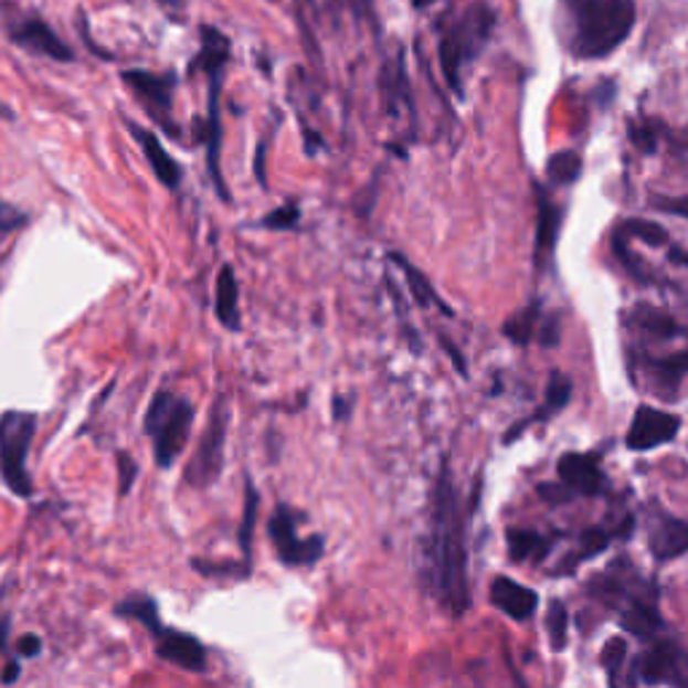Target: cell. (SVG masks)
I'll return each instance as SVG.
<instances>
[{"label": "cell", "instance_id": "obj_45", "mask_svg": "<svg viewBox=\"0 0 688 688\" xmlns=\"http://www.w3.org/2000/svg\"><path fill=\"white\" fill-rule=\"evenodd\" d=\"M0 119H3V121H14V110H11L9 105H6L3 100H0Z\"/></svg>", "mask_w": 688, "mask_h": 688}, {"label": "cell", "instance_id": "obj_38", "mask_svg": "<svg viewBox=\"0 0 688 688\" xmlns=\"http://www.w3.org/2000/svg\"><path fill=\"white\" fill-rule=\"evenodd\" d=\"M43 648L41 637L39 635H24L20 643H17V656H22V659H30V656H39Z\"/></svg>", "mask_w": 688, "mask_h": 688}, {"label": "cell", "instance_id": "obj_33", "mask_svg": "<svg viewBox=\"0 0 688 688\" xmlns=\"http://www.w3.org/2000/svg\"><path fill=\"white\" fill-rule=\"evenodd\" d=\"M296 221H299V208L296 204H285V208H277L272 210L269 215L262 221L264 229H294Z\"/></svg>", "mask_w": 688, "mask_h": 688}, {"label": "cell", "instance_id": "obj_12", "mask_svg": "<svg viewBox=\"0 0 688 688\" xmlns=\"http://www.w3.org/2000/svg\"><path fill=\"white\" fill-rule=\"evenodd\" d=\"M154 643H157L159 659L170 661V665L181 667L186 673H204L208 669V650L189 632L162 627L154 635Z\"/></svg>", "mask_w": 688, "mask_h": 688}, {"label": "cell", "instance_id": "obj_24", "mask_svg": "<svg viewBox=\"0 0 688 688\" xmlns=\"http://www.w3.org/2000/svg\"><path fill=\"white\" fill-rule=\"evenodd\" d=\"M390 258H393V262L401 266V272H404V277H406V283H409V294H412V299L417 301L420 307H438L444 315H452V309L446 307L442 299H438L436 290H433L431 281H425V275L417 269V266L409 264L404 256H399V253H393V256H390Z\"/></svg>", "mask_w": 688, "mask_h": 688}, {"label": "cell", "instance_id": "obj_34", "mask_svg": "<svg viewBox=\"0 0 688 688\" xmlns=\"http://www.w3.org/2000/svg\"><path fill=\"white\" fill-rule=\"evenodd\" d=\"M24 223H28V215H24L20 208L0 200V234L17 232V229H22Z\"/></svg>", "mask_w": 688, "mask_h": 688}, {"label": "cell", "instance_id": "obj_11", "mask_svg": "<svg viewBox=\"0 0 688 688\" xmlns=\"http://www.w3.org/2000/svg\"><path fill=\"white\" fill-rule=\"evenodd\" d=\"M121 82L135 92V97L146 105L148 114L154 119H159L167 129L172 133V124L167 119V114L172 110V78L170 76H157V73L148 71H124Z\"/></svg>", "mask_w": 688, "mask_h": 688}, {"label": "cell", "instance_id": "obj_26", "mask_svg": "<svg viewBox=\"0 0 688 688\" xmlns=\"http://www.w3.org/2000/svg\"><path fill=\"white\" fill-rule=\"evenodd\" d=\"M116 616L135 618V622H140L142 627L151 632V635H157V632L162 629V622H159V607L157 603H154V597H148V594H133V597L121 600V603L116 605Z\"/></svg>", "mask_w": 688, "mask_h": 688}, {"label": "cell", "instance_id": "obj_9", "mask_svg": "<svg viewBox=\"0 0 688 688\" xmlns=\"http://www.w3.org/2000/svg\"><path fill=\"white\" fill-rule=\"evenodd\" d=\"M680 417L678 414L661 412V409L654 406H637L635 417H632V425L627 431V446L632 452H650L656 446H665L669 442H675V436L680 433Z\"/></svg>", "mask_w": 688, "mask_h": 688}, {"label": "cell", "instance_id": "obj_5", "mask_svg": "<svg viewBox=\"0 0 688 688\" xmlns=\"http://www.w3.org/2000/svg\"><path fill=\"white\" fill-rule=\"evenodd\" d=\"M39 417L30 412L0 414V476L20 498L33 495V476L28 470V452L33 444Z\"/></svg>", "mask_w": 688, "mask_h": 688}, {"label": "cell", "instance_id": "obj_13", "mask_svg": "<svg viewBox=\"0 0 688 688\" xmlns=\"http://www.w3.org/2000/svg\"><path fill=\"white\" fill-rule=\"evenodd\" d=\"M9 35L17 46L28 49V52H33V54H41V57H49L54 62L73 60V49L67 46V43L62 41L46 22L39 20V17H30V20L11 24Z\"/></svg>", "mask_w": 688, "mask_h": 688}, {"label": "cell", "instance_id": "obj_30", "mask_svg": "<svg viewBox=\"0 0 688 688\" xmlns=\"http://www.w3.org/2000/svg\"><path fill=\"white\" fill-rule=\"evenodd\" d=\"M547 629H549V643L551 650H565L568 648V629H570V616L568 607L562 600H551L549 613H547Z\"/></svg>", "mask_w": 688, "mask_h": 688}, {"label": "cell", "instance_id": "obj_19", "mask_svg": "<svg viewBox=\"0 0 688 688\" xmlns=\"http://www.w3.org/2000/svg\"><path fill=\"white\" fill-rule=\"evenodd\" d=\"M215 318L229 331H240L243 320H240V285L234 277L232 266H223L215 281Z\"/></svg>", "mask_w": 688, "mask_h": 688}, {"label": "cell", "instance_id": "obj_36", "mask_svg": "<svg viewBox=\"0 0 688 688\" xmlns=\"http://www.w3.org/2000/svg\"><path fill=\"white\" fill-rule=\"evenodd\" d=\"M536 334H538V342H541L543 347L560 345V315H549V318L543 320V326L536 328Z\"/></svg>", "mask_w": 688, "mask_h": 688}, {"label": "cell", "instance_id": "obj_18", "mask_svg": "<svg viewBox=\"0 0 688 688\" xmlns=\"http://www.w3.org/2000/svg\"><path fill=\"white\" fill-rule=\"evenodd\" d=\"M570 395H573V385H570V380L565 374H560V371H554L549 380V388H547V401H543L541 409H536V412L530 414V417L522 420V423H517L511 427V431L504 436V444H511L514 438H519L522 433L530 427L532 423H543V420H549L551 414L562 412V409L568 406Z\"/></svg>", "mask_w": 688, "mask_h": 688}, {"label": "cell", "instance_id": "obj_20", "mask_svg": "<svg viewBox=\"0 0 688 688\" xmlns=\"http://www.w3.org/2000/svg\"><path fill=\"white\" fill-rule=\"evenodd\" d=\"M560 234V210L549 202L547 191L538 189V229H536V264L549 262Z\"/></svg>", "mask_w": 688, "mask_h": 688}, {"label": "cell", "instance_id": "obj_14", "mask_svg": "<svg viewBox=\"0 0 688 688\" xmlns=\"http://www.w3.org/2000/svg\"><path fill=\"white\" fill-rule=\"evenodd\" d=\"M686 352H675L667 358H643V374H646L648 390L659 393L661 399L675 401L686 377Z\"/></svg>", "mask_w": 688, "mask_h": 688}, {"label": "cell", "instance_id": "obj_2", "mask_svg": "<svg viewBox=\"0 0 688 688\" xmlns=\"http://www.w3.org/2000/svg\"><path fill=\"white\" fill-rule=\"evenodd\" d=\"M568 46L579 60L611 57L637 22L635 0H562Z\"/></svg>", "mask_w": 688, "mask_h": 688}, {"label": "cell", "instance_id": "obj_27", "mask_svg": "<svg viewBox=\"0 0 688 688\" xmlns=\"http://www.w3.org/2000/svg\"><path fill=\"white\" fill-rule=\"evenodd\" d=\"M538 318H541V307H538L536 301L530 304V307L519 309V313H514L511 318L504 324V334L508 342L525 347L532 342V337H536V328H538Z\"/></svg>", "mask_w": 688, "mask_h": 688}, {"label": "cell", "instance_id": "obj_29", "mask_svg": "<svg viewBox=\"0 0 688 688\" xmlns=\"http://www.w3.org/2000/svg\"><path fill=\"white\" fill-rule=\"evenodd\" d=\"M581 165H584V162H581V154L579 151H560V154H554V157L549 159L547 172H549V178L554 183L570 186V183L579 181Z\"/></svg>", "mask_w": 688, "mask_h": 688}, {"label": "cell", "instance_id": "obj_16", "mask_svg": "<svg viewBox=\"0 0 688 688\" xmlns=\"http://www.w3.org/2000/svg\"><path fill=\"white\" fill-rule=\"evenodd\" d=\"M489 600H493V605L500 607L508 618H514V622H527L538 607V594L532 592L530 586L517 584L514 579H506V575H498V579L493 581V586H489Z\"/></svg>", "mask_w": 688, "mask_h": 688}, {"label": "cell", "instance_id": "obj_39", "mask_svg": "<svg viewBox=\"0 0 688 688\" xmlns=\"http://www.w3.org/2000/svg\"><path fill=\"white\" fill-rule=\"evenodd\" d=\"M632 140H635V146L641 148L643 154H654V148H656V135L650 133H646V129H632Z\"/></svg>", "mask_w": 688, "mask_h": 688}, {"label": "cell", "instance_id": "obj_7", "mask_svg": "<svg viewBox=\"0 0 688 688\" xmlns=\"http://www.w3.org/2000/svg\"><path fill=\"white\" fill-rule=\"evenodd\" d=\"M632 673L646 686L686 688V650L673 637H659L637 656Z\"/></svg>", "mask_w": 688, "mask_h": 688}, {"label": "cell", "instance_id": "obj_32", "mask_svg": "<svg viewBox=\"0 0 688 688\" xmlns=\"http://www.w3.org/2000/svg\"><path fill=\"white\" fill-rule=\"evenodd\" d=\"M191 568L202 575H232V579H247L251 575V565H237V562H204L191 560Z\"/></svg>", "mask_w": 688, "mask_h": 688}, {"label": "cell", "instance_id": "obj_28", "mask_svg": "<svg viewBox=\"0 0 688 688\" xmlns=\"http://www.w3.org/2000/svg\"><path fill=\"white\" fill-rule=\"evenodd\" d=\"M258 489L253 487V481L247 479L245 485V508H243V522H240V549H243L245 560H251L253 551V530H256V517H258Z\"/></svg>", "mask_w": 688, "mask_h": 688}, {"label": "cell", "instance_id": "obj_15", "mask_svg": "<svg viewBox=\"0 0 688 688\" xmlns=\"http://www.w3.org/2000/svg\"><path fill=\"white\" fill-rule=\"evenodd\" d=\"M648 547L659 562L678 560L688 549V525L673 514H659V519L650 525Z\"/></svg>", "mask_w": 688, "mask_h": 688}, {"label": "cell", "instance_id": "obj_31", "mask_svg": "<svg viewBox=\"0 0 688 688\" xmlns=\"http://www.w3.org/2000/svg\"><path fill=\"white\" fill-rule=\"evenodd\" d=\"M618 234H622V237H637L646 245H654V247L667 245V240H669V234L665 232V229L654 221H627L622 229H618Z\"/></svg>", "mask_w": 688, "mask_h": 688}, {"label": "cell", "instance_id": "obj_42", "mask_svg": "<svg viewBox=\"0 0 688 688\" xmlns=\"http://www.w3.org/2000/svg\"><path fill=\"white\" fill-rule=\"evenodd\" d=\"M656 208L659 210H675V215H680V219H686V202L678 200V202H656Z\"/></svg>", "mask_w": 688, "mask_h": 688}, {"label": "cell", "instance_id": "obj_46", "mask_svg": "<svg viewBox=\"0 0 688 688\" xmlns=\"http://www.w3.org/2000/svg\"><path fill=\"white\" fill-rule=\"evenodd\" d=\"M363 3H366V6H369V9H371V0H363Z\"/></svg>", "mask_w": 688, "mask_h": 688}, {"label": "cell", "instance_id": "obj_1", "mask_svg": "<svg viewBox=\"0 0 688 688\" xmlns=\"http://www.w3.org/2000/svg\"><path fill=\"white\" fill-rule=\"evenodd\" d=\"M461 498L449 463H442L433 489L431 536L425 547V586L449 616L468 611V554Z\"/></svg>", "mask_w": 688, "mask_h": 688}, {"label": "cell", "instance_id": "obj_17", "mask_svg": "<svg viewBox=\"0 0 688 688\" xmlns=\"http://www.w3.org/2000/svg\"><path fill=\"white\" fill-rule=\"evenodd\" d=\"M127 129L133 133V138L140 142L142 154H146V162L151 165V172L159 178V183H165L167 189H178L181 186V165L165 151V146L159 142L157 135L151 129H142L140 124L127 121Z\"/></svg>", "mask_w": 688, "mask_h": 688}, {"label": "cell", "instance_id": "obj_22", "mask_svg": "<svg viewBox=\"0 0 688 688\" xmlns=\"http://www.w3.org/2000/svg\"><path fill=\"white\" fill-rule=\"evenodd\" d=\"M506 543H508V557L514 562H527V560H543L549 554L551 541L543 538L541 532H532V530H511L506 532Z\"/></svg>", "mask_w": 688, "mask_h": 688}, {"label": "cell", "instance_id": "obj_44", "mask_svg": "<svg viewBox=\"0 0 688 688\" xmlns=\"http://www.w3.org/2000/svg\"><path fill=\"white\" fill-rule=\"evenodd\" d=\"M17 675H20V665H17V661H14V665H9V667H6V673H3V680H6V684H14V680H17Z\"/></svg>", "mask_w": 688, "mask_h": 688}, {"label": "cell", "instance_id": "obj_37", "mask_svg": "<svg viewBox=\"0 0 688 688\" xmlns=\"http://www.w3.org/2000/svg\"><path fill=\"white\" fill-rule=\"evenodd\" d=\"M538 495H541L543 500H549V504H568L570 498H573V495H570V489L565 487V485H541L538 487Z\"/></svg>", "mask_w": 688, "mask_h": 688}, {"label": "cell", "instance_id": "obj_35", "mask_svg": "<svg viewBox=\"0 0 688 688\" xmlns=\"http://www.w3.org/2000/svg\"><path fill=\"white\" fill-rule=\"evenodd\" d=\"M119 493L127 495L135 485V476H138V463L127 455V452H119Z\"/></svg>", "mask_w": 688, "mask_h": 688}, {"label": "cell", "instance_id": "obj_4", "mask_svg": "<svg viewBox=\"0 0 688 688\" xmlns=\"http://www.w3.org/2000/svg\"><path fill=\"white\" fill-rule=\"evenodd\" d=\"M194 409L172 393H157L146 412V433L154 438V457L159 468H170L181 457L191 436Z\"/></svg>", "mask_w": 688, "mask_h": 688}, {"label": "cell", "instance_id": "obj_21", "mask_svg": "<svg viewBox=\"0 0 688 688\" xmlns=\"http://www.w3.org/2000/svg\"><path fill=\"white\" fill-rule=\"evenodd\" d=\"M629 326H635L637 331L650 334V337H659V339H673L684 334L680 324H675L667 313L661 309L650 307V304H637L635 309L629 313Z\"/></svg>", "mask_w": 688, "mask_h": 688}, {"label": "cell", "instance_id": "obj_43", "mask_svg": "<svg viewBox=\"0 0 688 688\" xmlns=\"http://www.w3.org/2000/svg\"><path fill=\"white\" fill-rule=\"evenodd\" d=\"M9 635H11V622L9 618H0V650L9 648Z\"/></svg>", "mask_w": 688, "mask_h": 688}, {"label": "cell", "instance_id": "obj_8", "mask_svg": "<svg viewBox=\"0 0 688 688\" xmlns=\"http://www.w3.org/2000/svg\"><path fill=\"white\" fill-rule=\"evenodd\" d=\"M269 538L275 543L277 560L288 568H309L324 557L326 541L320 536H296V519L288 506H277L269 517Z\"/></svg>", "mask_w": 688, "mask_h": 688}, {"label": "cell", "instance_id": "obj_6", "mask_svg": "<svg viewBox=\"0 0 688 688\" xmlns=\"http://www.w3.org/2000/svg\"><path fill=\"white\" fill-rule=\"evenodd\" d=\"M226 431H229V404L219 399L210 409L208 425H204L200 444L186 466V485L194 489H208L223 470L226 457Z\"/></svg>", "mask_w": 688, "mask_h": 688}, {"label": "cell", "instance_id": "obj_10", "mask_svg": "<svg viewBox=\"0 0 688 688\" xmlns=\"http://www.w3.org/2000/svg\"><path fill=\"white\" fill-rule=\"evenodd\" d=\"M557 474H560L562 485L570 489V495L597 498L605 489V476L597 466L594 452H568L557 461Z\"/></svg>", "mask_w": 688, "mask_h": 688}, {"label": "cell", "instance_id": "obj_25", "mask_svg": "<svg viewBox=\"0 0 688 688\" xmlns=\"http://www.w3.org/2000/svg\"><path fill=\"white\" fill-rule=\"evenodd\" d=\"M616 536H618V532L605 530V527H589V530L581 532L579 549H575L573 557H568L565 565H562L560 573H570V570L579 565V562H586V560H592V557L603 554V551L611 547V541Z\"/></svg>", "mask_w": 688, "mask_h": 688}, {"label": "cell", "instance_id": "obj_3", "mask_svg": "<svg viewBox=\"0 0 688 688\" xmlns=\"http://www.w3.org/2000/svg\"><path fill=\"white\" fill-rule=\"evenodd\" d=\"M493 24V9L487 3H476L461 20L444 30L442 43H438V62H442L444 78L455 95H463V67L485 49Z\"/></svg>", "mask_w": 688, "mask_h": 688}, {"label": "cell", "instance_id": "obj_40", "mask_svg": "<svg viewBox=\"0 0 688 688\" xmlns=\"http://www.w3.org/2000/svg\"><path fill=\"white\" fill-rule=\"evenodd\" d=\"M350 409H352L350 399H342V395H337V399H334V417L337 420L350 417Z\"/></svg>", "mask_w": 688, "mask_h": 688}, {"label": "cell", "instance_id": "obj_23", "mask_svg": "<svg viewBox=\"0 0 688 688\" xmlns=\"http://www.w3.org/2000/svg\"><path fill=\"white\" fill-rule=\"evenodd\" d=\"M229 60V41L226 35L219 33L215 28H202V52L197 60H191V73L194 71H223Z\"/></svg>", "mask_w": 688, "mask_h": 688}, {"label": "cell", "instance_id": "obj_41", "mask_svg": "<svg viewBox=\"0 0 688 688\" xmlns=\"http://www.w3.org/2000/svg\"><path fill=\"white\" fill-rule=\"evenodd\" d=\"M442 345H444V350H446V352H449V358H452V361H455V366H457V371H461V374H466V361H463V358H461V350H457V347H455V345H449V342H446V339H444V337H442Z\"/></svg>", "mask_w": 688, "mask_h": 688}]
</instances>
